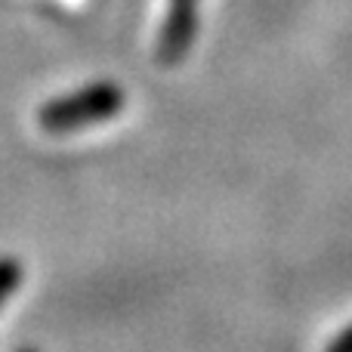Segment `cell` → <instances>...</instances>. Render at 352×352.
Here are the masks:
<instances>
[{
	"mask_svg": "<svg viewBox=\"0 0 352 352\" xmlns=\"http://www.w3.org/2000/svg\"><path fill=\"white\" fill-rule=\"evenodd\" d=\"M124 109V90L115 84H90L78 93L47 102L37 115L47 133H74L90 124H102Z\"/></svg>",
	"mask_w": 352,
	"mask_h": 352,
	"instance_id": "1",
	"label": "cell"
},
{
	"mask_svg": "<svg viewBox=\"0 0 352 352\" xmlns=\"http://www.w3.org/2000/svg\"><path fill=\"white\" fill-rule=\"evenodd\" d=\"M195 37V0H170V16L164 22L158 53L161 62H179Z\"/></svg>",
	"mask_w": 352,
	"mask_h": 352,
	"instance_id": "2",
	"label": "cell"
},
{
	"mask_svg": "<svg viewBox=\"0 0 352 352\" xmlns=\"http://www.w3.org/2000/svg\"><path fill=\"white\" fill-rule=\"evenodd\" d=\"M19 285V266L12 260H0V300Z\"/></svg>",
	"mask_w": 352,
	"mask_h": 352,
	"instance_id": "3",
	"label": "cell"
},
{
	"mask_svg": "<svg viewBox=\"0 0 352 352\" xmlns=\"http://www.w3.org/2000/svg\"><path fill=\"white\" fill-rule=\"evenodd\" d=\"M324 352H352V324H349V328H343L340 334L328 343V349H324Z\"/></svg>",
	"mask_w": 352,
	"mask_h": 352,
	"instance_id": "4",
	"label": "cell"
}]
</instances>
